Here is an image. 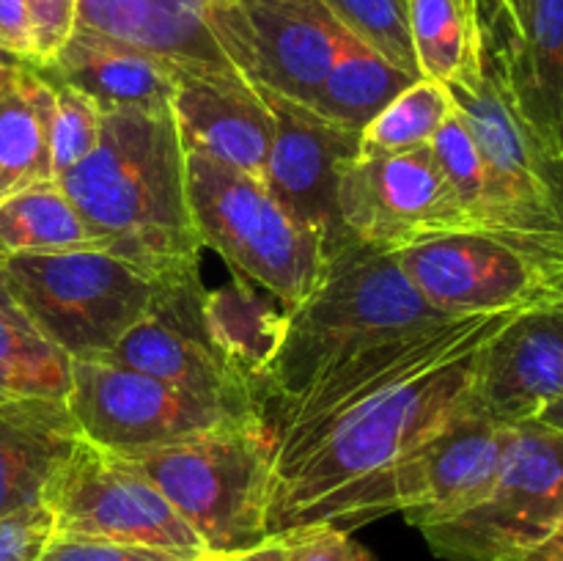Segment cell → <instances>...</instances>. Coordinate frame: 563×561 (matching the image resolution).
<instances>
[{"label": "cell", "instance_id": "cell-1", "mask_svg": "<svg viewBox=\"0 0 563 561\" xmlns=\"http://www.w3.org/2000/svg\"><path fill=\"white\" fill-rule=\"evenodd\" d=\"M487 344L379 391L313 435L273 476L267 539L324 526L352 531L399 512L401 465L476 405Z\"/></svg>", "mask_w": 563, "mask_h": 561}, {"label": "cell", "instance_id": "cell-2", "mask_svg": "<svg viewBox=\"0 0 563 561\" xmlns=\"http://www.w3.org/2000/svg\"><path fill=\"white\" fill-rule=\"evenodd\" d=\"M99 245L154 286L201 278L185 148L170 110H108L102 135L58 179Z\"/></svg>", "mask_w": 563, "mask_h": 561}, {"label": "cell", "instance_id": "cell-3", "mask_svg": "<svg viewBox=\"0 0 563 561\" xmlns=\"http://www.w3.org/2000/svg\"><path fill=\"white\" fill-rule=\"evenodd\" d=\"M451 319L456 317L423 300L394 253L346 242L328 256L317 289L286 311L284 336L267 374V410L366 346Z\"/></svg>", "mask_w": 563, "mask_h": 561}, {"label": "cell", "instance_id": "cell-4", "mask_svg": "<svg viewBox=\"0 0 563 561\" xmlns=\"http://www.w3.org/2000/svg\"><path fill=\"white\" fill-rule=\"evenodd\" d=\"M449 91L484 160L482 231L563 280V163L528 130L487 66L449 82Z\"/></svg>", "mask_w": 563, "mask_h": 561}, {"label": "cell", "instance_id": "cell-5", "mask_svg": "<svg viewBox=\"0 0 563 561\" xmlns=\"http://www.w3.org/2000/svg\"><path fill=\"white\" fill-rule=\"evenodd\" d=\"M121 457V454H119ZM214 553L267 539L275 440L267 421H242L124 457Z\"/></svg>", "mask_w": 563, "mask_h": 561}, {"label": "cell", "instance_id": "cell-6", "mask_svg": "<svg viewBox=\"0 0 563 561\" xmlns=\"http://www.w3.org/2000/svg\"><path fill=\"white\" fill-rule=\"evenodd\" d=\"M185 179L201 248H212L236 280L269 292L284 311L317 289L328 267L322 240L262 179L196 152H185Z\"/></svg>", "mask_w": 563, "mask_h": 561}, {"label": "cell", "instance_id": "cell-7", "mask_svg": "<svg viewBox=\"0 0 563 561\" xmlns=\"http://www.w3.org/2000/svg\"><path fill=\"white\" fill-rule=\"evenodd\" d=\"M3 267L27 324L71 361H102L163 289L102 248L22 253Z\"/></svg>", "mask_w": 563, "mask_h": 561}, {"label": "cell", "instance_id": "cell-8", "mask_svg": "<svg viewBox=\"0 0 563 561\" xmlns=\"http://www.w3.org/2000/svg\"><path fill=\"white\" fill-rule=\"evenodd\" d=\"M563 522V429L511 424L493 490L462 515L423 528L443 561H522Z\"/></svg>", "mask_w": 563, "mask_h": 561}, {"label": "cell", "instance_id": "cell-9", "mask_svg": "<svg viewBox=\"0 0 563 561\" xmlns=\"http://www.w3.org/2000/svg\"><path fill=\"white\" fill-rule=\"evenodd\" d=\"M522 311L526 308L471 314V317H456L432 328L410 330L324 369L300 394L267 410V424L275 440L273 476L280 468L289 465L300 454L302 446L341 413L449 358L487 344Z\"/></svg>", "mask_w": 563, "mask_h": 561}, {"label": "cell", "instance_id": "cell-10", "mask_svg": "<svg viewBox=\"0 0 563 561\" xmlns=\"http://www.w3.org/2000/svg\"><path fill=\"white\" fill-rule=\"evenodd\" d=\"M44 506L58 537L146 544L185 559L207 553L201 537L130 460L86 438L53 476Z\"/></svg>", "mask_w": 563, "mask_h": 561}, {"label": "cell", "instance_id": "cell-11", "mask_svg": "<svg viewBox=\"0 0 563 561\" xmlns=\"http://www.w3.org/2000/svg\"><path fill=\"white\" fill-rule=\"evenodd\" d=\"M214 38L256 94L311 108L346 28L322 0H214Z\"/></svg>", "mask_w": 563, "mask_h": 561}, {"label": "cell", "instance_id": "cell-12", "mask_svg": "<svg viewBox=\"0 0 563 561\" xmlns=\"http://www.w3.org/2000/svg\"><path fill=\"white\" fill-rule=\"evenodd\" d=\"M66 405L82 438L121 457L179 443L229 424L267 421L240 416L220 402L108 361H71Z\"/></svg>", "mask_w": 563, "mask_h": 561}, {"label": "cell", "instance_id": "cell-13", "mask_svg": "<svg viewBox=\"0 0 563 561\" xmlns=\"http://www.w3.org/2000/svg\"><path fill=\"white\" fill-rule=\"evenodd\" d=\"M339 215L350 240L377 253L478 231L445 182L432 146L346 160L339 174Z\"/></svg>", "mask_w": 563, "mask_h": 561}, {"label": "cell", "instance_id": "cell-14", "mask_svg": "<svg viewBox=\"0 0 563 561\" xmlns=\"http://www.w3.org/2000/svg\"><path fill=\"white\" fill-rule=\"evenodd\" d=\"M201 278L163 286L152 311L102 358L115 366L157 377L240 416L267 418L262 388L225 355L203 314Z\"/></svg>", "mask_w": 563, "mask_h": 561}, {"label": "cell", "instance_id": "cell-15", "mask_svg": "<svg viewBox=\"0 0 563 561\" xmlns=\"http://www.w3.org/2000/svg\"><path fill=\"white\" fill-rule=\"evenodd\" d=\"M394 256L423 300L449 317L533 308L563 289L561 278L484 231L432 237Z\"/></svg>", "mask_w": 563, "mask_h": 561}, {"label": "cell", "instance_id": "cell-16", "mask_svg": "<svg viewBox=\"0 0 563 561\" xmlns=\"http://www.w3.org/2000/svg\"><path fill=\"white\" fill-rule=\"evenodd\" d=\"M258 97L275 121L264 185L322 240L324 256H333L352 242L339 215V174L341 165L357 154L361 132L344 130L289 99Z\"/></svg>", "mask_w": 563, "mask_h": 561}, {"label": "cell", "instance_id": "cell-17", "mask_svg": "<svg viewBox=\"0 0 563 561\" xmlns=\"http://www.w3.org/2000/svg\"><path fill=\"white\" fill-rule=\"evenodd\" d=\"M511 424L482 402L467 407L396 476V506L418 531L462 515L493 490L504 465Z\"/></svg>", "mask_w": 563, "mask_h": 561}, {"label": "cell", "instance_id": "cell-18", "mask_svg": "<svg viewBox=\"0 0 563 561\" xmlns=\"http://www.w3.org/2000/svg\"><path fill=\"white\" fill-rule=\"evenodd\" d=\"M214 0H77V28L154 55L179 75L236 94H256L209 25ZM258 97V94H256Z\"/></svg>", "mask_w": 563, "mask_h": 561}, {"label": "cell", "instance_id": "cell-19", "mask_svg": "<svg viewBox=\"0 0 563 561\" xmlns=\"http://www.w3.org/2000/svg\"><path fill=\"white\" fill-rule=\"evenodd\" d=\"M563 399V297L517 314L487 346L478 402L506 424L531 421Z\"/></svg>", "mask_w": 563, "mask_h": 561}, {"label": "cell", "instance_id": "cell-20", "mask_svg": "<svg viewBox=\"0 0 563 561\" xmlns=\"http://www.w3.org/2000/svg\"><path fill=\"white\" fill-rule=\"evenodd\" d=\"M49 80L66 82L108 110H170L179 72L154 55L75 28L60 53L47 66H33Z\"/></svg>", "mask_w": 563, "mask_h": 561}, {"label": "cell", "instance_id": "cell-21", "mask_svg": "<svg viewBox=\"0 0 563 561\" xmlns=\"http://www.w3.org/2000/svg\"><path fill=\"white\" fill-rule=\"evenodd\" d=\"M170 116L185 152L203 154L264 182L275 121L262 97L223 91L179 75Z\"/></svg>", "mask_w": 563, "mask_h": 561}, {"label": "cell", "instance_id": "cell-22", "mask_svg": "<svg viewBox=\"0 0 563 561\" xmlns=\"http://www.w3.org/2000/svg\"><path fill=\"white\" fill-rule=\"evenodd\" d=\"M80 440L66 399L0 402V517L44 504L49 482Z\"/></svg>", "mask_w": 563, "mask_h": 561}, {"label": "cell", "instance_id": "cell-23", "mask_svg": "<svg viewBox=\"0 0 563 561\" xmlns=\"http://www.w3.org/2000/svg\"><path fill=\"white\" fill-rule=\"evenodd\" d=\"M489 72L544 148L563 163V0H533L520 50Z\"/></svg>", "mask_w": 563, "mask_h": 561}, {"label": "cell", "instance_id": "cell-24", "mask_svg": "<svg viewBox=\"0 0 563 561\" xmlns=\"http://www.w3.org/2000/svg\"><path fill=\"white\" fill-rule=\"evenodd\" d=\"M49 108L53 86L31 64L0 94V198L55 182L49 170Z\"/></svg>", "mask_w": 563, "mask_h": 561}, {"label": "cell", "instance_id": "cell-25", "mask_svg": "<svg viewBox=\"0 0 563 561\" xmlns=\"http://www.w3.org/2000/svg\"><path fill=\"white\" fill-rule=\"evenodd\" d=\"M418 77L385 61L377 50L344 33L333 69L328 72L311 110L344 130L361 132L390 99L399 97Z\"/></svg>", "mask_w": 563, "mask_h": 561}, {"label": "cell", "instance_id": "cell-26", "mask_svg": "<svg viewBox=\"0 0 563 561\" xmlns=\"http://www.w3.org/2000/svg\"><path fill=\"white\" fill-rule=\"evenodd\" d=\"M410 36L421 77L454 82L484 72L478 0H407Z\"/></svg>", "mask_w": 563, "mask_h": 561}, {"label": "cell", "instance_id": "cell-27", "mask_svg": "<svg viewBox=\"0 0 563 561\" xmlns=\"http://www.w3.org/2000/svg\"><path fill=\"white\" fill-rule=\"evenodd\" d=\"M203 314L225 355L262 388L264 399L269 402L267 374L284 336L286 311H275L258 300L251 284L234 278L223 289L207 292Z\"/></svg>", "mask_w": 563, "mask_h": 561}, {"label": "cell", "instance_id": "cell-28", "mask_svg": "<svg viewBox=\"0 0 563 561\" xmlns=\"http://www.w3.org/2000/svg\"><path fill=\"white\" fill-rule=\"evenodd\" d=\"M102 248L58 182L0 198V256ZM104 251V248H102Z\"/></svg>", "mask_w": 563, "mask_h": 561}, {"label": "cell", "instance_id": "cell-29", "mask_svg": "<svg viewBox=\"0 0 563 561\" xmlns=\"http://www.w3.org/2000/svg\"><path fill=\"white\" fill-rule=\"evenodd\" d=\"M451 113H454V99L449 86L418 77L363 127L357 154L379 157V154H401L429 146Z\"/></svg>", "mask_w": 563, "mask_h": 561}, {"label": "cell", "instance_id": "cell-30", "mask_svg": "<svg viewBox=\"0 0 563 561\" xmlns=\"http://www.w3.org/2000/svg\"><path fill=\"white\" fill-rule=\"evenodd\" d=\"M71 358L25 322L0 319V402L66 399Z\"/></svg>", "mask_w": 563, "mask_h": 561}, {"label": "cell", "instance_id": "cell-31", "mask_svg": "<svg viewBox=\"0 0 563 561\" xmlns=\"http://www.w3.org/2000/svg\"><path fill=\"white\" fill-rule=\"evenodd\" d=\"M330 14L355 38L377 50L385 61L421 77L410 36L407 0H322Z\"/></svg>", "mask_w": 563, "mask_h": 561}, {"label": "cell", "instance_id": "cell-32", "mask_svg": "<svg viewBox=\"0 0 563 561\" xmlns=\"http://www.w3.org/2000/svg\"><path fill=\"white\" fill-rule=\"evenodd\" d=\"M49 86H53L49 170H53V179L58 182L66 170L75 168L77 163H82L97 148L99 135H102V110L93 99H88L86 94L66 86V82L49 80Z\"/></svg>", "mask_w": 563, "mask_h": 561}, {"label": "cell", "instance_id": "cell-33", "mask_svg": "<svg viewBox=\"0 0 563 561\" xmlns=\"http://www.w3.org/2000/svg\"><path fill=\"white\" fill-rule=\"evenodd\" d=\"M429 146H432L434 157H438L445 182H449L451 190L460 198L462 209L473 220V226L482 231L484 160L482 152H478L476 138H473L471 127L465 124L460 110L454 108V113L445 119V124L440 127V132Z\"/></svg>", "mask_w": 563, "mask_h": 561}, {"label": "cell", "instance_id": "cell-34", "mask_svg": "<svg viewBox=\"0 0 563 561\" xmlns=\"http://www.w3.org/2000/svg\"><path fill=\"white\" fill-rule=\"evenodd\" d=\"M38 561H190L179 553L159 548H146V544H126L108 542V539H80V537H58L44 548Z\"/></svg>", "mask_w": 563, "mask_h": 561}, {"label": "cell", "instance_id": "cell-35", "mask_svg": "<svg viewBox=\"0 0 563 561\" xmlns=\"http://www.w3.org/2000/svg\"><path fill=\"white\" fill-rule=\"evenodd\" d=\"M53 534V512L44 504L0 517V561H38Z\"/></svg>", "mask_w": 563, "mask_h": 561}, {"label": "cell", "instance_id": "cell-36", "mask_svg": "<svg viewBox=\"0 0 563 561\" xmlns=\"http://www.w3.org/2000/svg\"><path fill=\"white\" fill-rule=\"evenodd\" d=\"M33 31V64L47 66L77 28V0H27Z\"/></svg>", "mask_w": 563, "mask_h": 561}, {"label": "cell", "instance_id": "cell-37", "mask_svg": "<svg viewBox=\"0 0 563 561\" xmlns=\"http://www.w3.org/2000/svg\"><path fill=\"white\" fill-rule=\"evenodd\" d=\"M280 539L289 544V561H377L372 550L341 528H311Z\"/></svg>", "mask_w": 563, "mask_h": 561}, {"label": "cell", "instance_id": "cell-38", "mask_svg": "<svg viewBox=\"0 0 563 561\" xmlns=\"http://www.w3.org/2000/svg\"><path fill=\"white\" fill-rule=\"evenodd\" d=\"M0 53L33 64V31L27 0H0Z\"/></svg>", "mask_w": 563, "mask_h": 561}, {"label": "cell", "instance_id": "cell-39", "mask_svg": "<svg viewBox=\"0 0 563 561\" xmlns=\"http://www.w3.org/2000/svg\"><path fill=\"white\" fill-rule=\"evenodd\" d=\"M484 33V58L498 61L509 50V0H478Z\"/></svg>", "mask_w": 563, "mask_h": 561}, {"label": "cell", "instance_id": "cell-40", "mask_svg": "<svg viewBox=\"0 0 563 561\" xmlns=\"http://www.w3.org/2000/svg\"><path fill=\"white\" fill-rule=\"evenodd\" d=\"M531 9H533V0H509V50H506L504 58L498 61H489V64H506L511 55L520 50L522 38H526L528 31V20H531Z\"/></svg>", "mask_w": 563, "mask_h": 561}, {"label": "cell", "instance_id": "cell-41", "mask_svg": "<svg viewBox=\"0 0 563 561\" xmlns=\"http://www.w3.org/2000/svg\"><path fill=\"white\" fill-rule=\"evenodd\" d=\"M231 561H289V544H286V539L280 537L264 539V542L256 544V548L234 553L231 556Z\"/></svg>", "mask_w": 563, "mask_h": 561}, {"label": "cell", "instance_id": "cell-42", "mask_svg": "<svg viewBox=\"0 0 563 561\" xmlns=\"http://www.w3.org/2000/svg\"><path fill=\"white\" fill-rule=\"evenodd\" d=\"M0 319H11V322H25L27 324V319L22 317L20 306H16L14 295H11L9 280H5L3 256H0Z\"/></svg>", "mask_w": 563, "mask_h": 561}, {"label": "cell", "instance_id": "cell-43", "mask_svg": "<svg viewBox=\"0 0 563 561\" xmlns=\"http://www.w3.org/2000/svg\"><path fill=\"white\" fill-rule=\"evenodd\" d=\"M522 561H563V534H555L548 542L539 544L531 556H526Z\"/></svg>", "mask_w": 563, "mask_h": 561}, {"label": "cell", "instance_id": "cell-44", "mask_svg": "<svg viewBox=\"0 0 563 561\" xmlns=\"http://www.w3.org/2000/svg\"><path fill=\"white\" fill-rule=\"evenodd\" d=\"M20 61H0V94L9 91V88L14 86L16 77H20Z\"/></svg>", "mask_w": 563, "mask_h": 561}, {"label": "cell", "instance_id": "cell-45", "mask_svg": "<svg viewBox=\"0 0 563 561\" xmlns=\"http://www.w3.org/2000/svg\"><path fill=\"white\" fill-rule=\"evenodd\" d=\"M537 421L548 424V427H555V429H563V399L553 402V405L544 407L542 413L537 416Z\"/></svg>", "mask_w": 563, "mask_h": 561}, {"label": "cell", "instance_id": "cell-46", "mask_svg": "<svg viewBox=\"0 0 563 561\" xmlns=\"http://www.w3.org/2000/svg\"><path fill=\"white\" fill-rule=\"evenodd\" d=\"M231 556L234 553H214V550H207V553L196 556V559H190V561H231Z\"/></svg>", "mask_w": 563, "mask_h": 561}, {"label": "cell", "instance_id": "cell-47", "mask_svg": "<svg viewBox=\"0 0 563 561\" xmlns=\"http://www.w3.org/2000/svg\"><path fill=\"white\" fill-rule=\"evenodd\" d=\"M0 61H14V58H9V55H5V53H0Z\"/></svg>", "mask_w": 563, "mask_h": 561}, {"label": "cell", "instance_id": "cell-48", "mask_svg": "<svg viewBox=\"0 0 563 561\" xmlns=\"http://www.w3.org/2000/svg\"><path fill=\"white\" fill-rule=\"evenodd\" d=\"M559 534H563V522H561V528H559Z\"/></svg>", "mask_w": 563, "mask_h": 561}, {"label": "cell", "instance_id": "cell-49", "mask_svg": "<svg viewBox=\"0 0 563 561\" xmlns=\"http://www.w3.org/2000/svg\"><path fill=\"white\" fill-rule=\"evenodd\" d=\"M561 297H563V289H561Z\"/></svg>", "mask_w": 563, "mask_h": 561}]
</instances>
